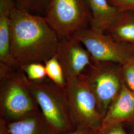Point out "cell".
I'll return each mask as SVG.
<instances>
[{
    "label": "cell",
    "instance_id": "d6986e66",
    "mask_svg": "<svg viewBox=\"0 0 134 134\" xmlns=\"http://www.w3.org/2000/svg\"><path fill=\"white\" fill-rule=\"evenodd\" d=\"M110 4L119 10L134 12V0H108Z\"/></svg>",
    "mask_w": 134,
    "mask_h": 134
},
{
    "label": "cell",
    "instance_id": "7c38bea8",
    "mask_svg": "<svg viewBox=\"0 0 134 134\" xmlns=\"http://www.w3.org/2000/svg\"><path fill=\"white\" fill-rule=\"evenodd\" d=\"M105 34L117 42L134 45V12L120 10Z\"/></svg>",
    "mask_w": 134,
    "mask_h": 134
},
{
    "label": "cell",
    "instance_id": "7402d4cb",
    "mask_svg": "<svg viewBox=\"0 0 134 134\" xmlns=\"http://www.w3.org/2000/svg\"><path fill=\"white\" fill-rule=\"evenodd\" d=\"M127 124H128L129 126V134H134V118L133 120Z\"/></svg>",
    "mask_w": 134,
    "mask_h": 134
},
{
    "label": "cell",
    "instance_id": "e0dca14e",
    "mask_svg": "<svg viewBox=\"0 0 134 134\" xmlns=\"http://www.w3.org/2000/svg\"><path fill=\"white\" fill-rule=\"evenodd\" d=\"M50 0H16L20 9L29 12L42 13L46 12Z\"/></svg>",
    "mask_w": 134,
    "mask_h": 134
},
{
    "label": "cell",
    "instance_id": "ac0fdd59",
    "mask_svg": "<svg viewBox=\"0 0 134 134\" xmlns=\"http://www.w3.org/2000/svg\"><path fill=\"white\" fill-rule=\"evenodd\" d=\"M96 134H129L125 128L124 124L101 125L100 128L96 132Z\"/></svg>",
    "mask_w": 134,
    "mask_h": 134
},
{
    "label": "cell",
    "instance_id": "2e32d148",
    "mask_svg": "<svg viewBox=\"0 0 134 134\" xmlns=\"http://www.w3.org/2000/svg\"><path fill=\"white\" fill-rule=\"evenodd\" d=\"M120 70L123 83L134 92V56L121 65Z\"/></svg>",
    "mask_w": 134,
    "mask_h": 134
},
{
    "label": "cell",
    "instance_id": "277c9868",
    "mask_svg": "<svg viewBox=\"0 0 134 134\" xmlns=\"http://www.w3.org/2000/svg\"><path fill=\"white\" fill-rule=\"evenodd\" d=\"M120 67L113 63L92 61L79 77L94 96L102 119L123 85Z\"/></svg>",
    "mask_w": 134,
    "mask_h": 134
},
{
    "label": "cell",
    "instance_id": "3957f363",
    "mask_svg": "<svg viewBox=\"0 0 134 134\" xmlns=\"http://www.w3.org/2000/svg\"><path fill=\"white\" fill-rule=\"evenodd\" d=\"M29 86L52 134H62L76 128L66 89L57 86L47 77L38 81H29Z\"/></svg>",
    "mask_w": 134,
    "mask_h": 134
},
{
    "label": "cell",
    "instance_id": "30bf717a",
    "mask_svg": "<svg viewBox=\"0 0 134 134\" xmlns=\"http://www.w3.org/2000/svg\"><path fill=\"white\" fill-rule=\"evenodd\" d=\"M15 7L13 0H0V63L18 66L10 50L11 14Z\"/></svg>",
    "mask_w": 134,
    "mask_h": 134
},
{
    "label": "cell",
    "instance_id": "5bb4252c",
    "mask_svg": "<svg viewBox=\"0 0 134 134\" xmlns=\"http://www.w3.org/2000/svg\"><path fill=\"white\" fill-rule=\"evenodd\" d=\"M47 77L57 86L66 89L67 80L61 64L56 56L44 63Z\"/></svg>",
    "mask_w": 134,
    "mask_h": 134
},
{
    "label": "cell",
    "instance_id": "52a82bcc",
    "mask_svg": "<svg viewBox=\"0 0 134 134\" xmlns=\"http://www.w3.org/2000/svg\"><path fill=\"white\" fill-rule=\"evenodd\" d=\"M67 80L66 91L76 127H87L96 132L100 128L102 117L94 96L79 77Z\"/></svg>",
    "mask_w": 134,
    "mask_h": 134
},
{
    "label": "cell",
    "instance_id": "6da1fadb",
    "mask_svg": "<svg viewBox=\"0 0 134 134\" xmlns=\"http://www.w3.org/2000/svg\"><path fill=\"white\" fill-rule=\"evenodd\" d=\"M60 36L45 16L14 7L11 14L10 50L19 66L46 62L56 55Z\"/></svg>",
    "mask_w": 134,
    "mask_h": 134
},
{
    "label": "cell",
    "instance_id": "8992f818",
    "mask_svg": "<svg viewBox=\"0 0 134 134\" xmlns=\"http://www.w3.org/2000/svg\"><path fill=\"white\" fill-rule=\"evenodd\" d=\"M72 36L86 48L93 62L113 63L121 65L134 56V45L117 42L105 33L90 27Z\"/></svg>",
    "mask_w": 134,
    "mask_h": 134
},
{
    "label": "cell",
    "instance_id": "5b68a950",
    "mask_svg": "<svg viewBox=\"0 0 134 134\" xmlns=\"http://www.w3.org/2000/svg\"><path fill=\"white\" fill-rule=\"evenodd\" d=\"M45 17L60 37L86 29L91 19L86 0H50Z\"/></svg>",
    "mask_w": 134,
    "mask_h": 134
},
{
    "label": "cell",
    "instance_id": "ba28073f",
    "mask_svg": "<svg viewBox=\"0 0 134 134\" xmlns=\"http://www.w3.org/2000/svg\"><path fill=\"white\" fill-rule=\"evenodd\" d=\"M66 78L79 77L92 60L83 44L74 36L60 37L56 55Z\"/></svg>",
    "mask_w": 134,
    "mask_h": 134
},
{
    "label": "cell",
    "instance_id": "7a4b0ae2",
    "mask_svg": "<svg viewBox=\"0 0 134 134\" xmlns=\"http://www.w3.org/2000/svg\"><path fill=\"white\" fill-rule=\"evenodd\" d=\"M39 110L29 80L20 66L0 63V118L13 122Z\"/></svg>",
    "mask_w": 134,
    "mask_h": 134
},
{
    "label": "cell",
    "instance_id": "44dd1931",
    "mask_svg": "<svg viewBox=\"0 0 134 134\" xmlns=\"http://www.w3.org/2000/svg\"><path fill=\"white\" fill-rule=\"evenodd\" d=\"M0 134H12L9 122L0 118Z\"/></svg>",
    "mask_w": 134,
    "mask_h": 134
},
{
    "label": "cell",
    "instance_id": "9c48e42d",
    "mask_svg": "<svg viewBox=\"0 0 134 134\" xmlns=\"http://www.w3.org/2000/svg\"><path fill=\"white\" fill-rule=\"evenodd\" d=\"M134 118V92L123 83L102 119L101 125L127 124Z\"/></svg>",
    "mask_w": 134,
    "mask_h": 134
},
{
    "label": "cell",
    "instance_id": "4fadbf2b",
    "mask_svg": "<svg viewBox=\"0 0 134 134\" xmlns=\"http://www.w3.org/2000/svg\"><path fill=\"white\" fill-rule=\"evenodd\" d=\"M12 134H53L40 110L20 120L9 122Z\"/></svg>",
    "mask_w": 134,
    "mask_h": 134
},
{
    "label": "cell",
    "instance_id": "ffe728a7",
    "mask_svg": "<svg viewBox=\"0 0 134 134\" xmlns=\"http://www.w3.org/2000/svg\"><path fill=\"white\" fill-rule=\"evenodd\" d=\"M96 132L90 128L85 127H77L71 131L61 134H96Z\"/></svg>",
    "mask_w": 134,
    "mask_h": 134
},
{
    "label": "cell",
    "instance_id": "8fae6325",
    "mask_svg": "<svg viewBox=\"0 0 134 134\" xmlns=\"http://www.w3.org/2000/svg\"><path fill=\"white\" fill-rule=\"evenodd\" d=\"M91 14L90 28L105 33L120 12L108 0H86Z\"/></svg>",
    "mask_w": 134,
    "mask_h": 134
},
{
    "label": "cell",
    "instance_id": "9a60e30c",
    "mask_svg": "<svg viewBox=\"0 0 134 134\" xmlns=\"http://www.w3.org/2000/svg\"><path fill=\"white\" fill-rule=\"evenodd\" d=\"M20 67L30 81H38L47 77L44 63H32L20 66Z\"/></svg>",
    "mask_w": 134,
    "mask_h": 134
}]
</instances>
